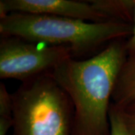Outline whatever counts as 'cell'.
<instances>
[{
    "mask_svg": "<svg viewBox=\"0 0 135 135\" xmlns=\"http://www.w3.org/2000/svg\"><path fill=\"white\" fill-rule=\"evenodd\" d=\"M126 60V42L116 40L92 57L64 60L50 74L72 102L71 135H110L112 95Z\"/></svg>",
    "mask_w": 135,
    "mask_h": 135,
    "instance_id": "obj_1",
    "label": "cell"
},
{
    "mask_svg": "<svg viewBox=\"0 0 135 135\" xmlns=\"http://www.w3.org/2000/svg\"><path fill=\"white\" fill-rule=\"evenodd\" d=\"M132 29L133 25L115 20L92 23L24 13H11L0 18L1 35L50 46L69 47L76 59L95 56L111 42L131 36Z\"/></svg>",
    "mask_w": 135,
    "mask_h": 135,
    "instance_id": "obj_2",
    "label": "cell"
},
{
    "mask_svg": "<svg viewBox=\"0 0 135 135\" xmlns=\"http://www.w3.org/2000/svg\"><path fill=\"white\" fill-rule=\"evenodd\" d=\"M11 95V135H71L72 102L50 74L22 83Z\"/></svg>",
    "mask_w": 135,
    "mask_h": 135,
    "instance_id": "obj_3",
    "label": "cell"
},
{
    "mask_svg": "<svg viewBox=\"0 0 135 135\" xmlns=\"http://www.w3.org/2000/svg\"><path fill=\"white\" fill-rule=\"evenodd\" d=\"M74 58L66 46H50L29 42L14 36L1 35L0 78L22 83L49 74L59 63Z\"/></svg>",
    "mask_w": 135,
    "mask_h": 135,
    "instance_id": "obj_4",
    "label": "cell"
},
{
    "mask_svg": "<svg viewBox=\"0 0 135 135\" xmlns=\"http://www.w3.org/2000/svg\"><path fill=\"white\" fill-rule=\"evenodd\" d=\"M11 13L50 15L92 23L111 20L106 15L96 9L91 1L1 0L0 18Z\"/></svg>",
    "mask_w": 135,
    "mask_h": 135,
    "instance_id": "obj_5",
    "label": "cell"
},
{
    "mask_svg": "<svg viewBox=\"0 0 135 135\" xmlns=\"http://www.w3.org/2000/svg\"><path fill=\"white\" fill-rule=\"evenodd\" d=\"M112 102L119 107L135 105V60H126L118 77Z\"/></svg>",
    "mask_w": 135,
    "mask_h": 135,
    "instance_id": "obj_6",
    "label": "cell"
},
{
    "mask_svg": "<svg viewBox=\"0 0 135 135\" xmlns=\"http://www.w3.org/2000/svg\"><path fill=\"white\" fill-rule=\"evenodd\" d=\"M94 6L111 20L127 21L129 18V10L134 9L135 1L118 0H93Z\"/></svg>",
    "mask_w": 135,
    "mask_h": 135,
    "instance_id": "obj_7",
    "label": "cell"
},
{
    "mask_svg": "<svg viewBox=\"0 0 135 135\" xmlns=\"http://www.w3.org/2000/svg\"><path fill=\"white\" fill-rule=\"evenodd\" d=\"M13 105L11 95L7 91L5 85L0 83V135H6L13 128Z\"/></svg>",
    "mask_w": 135,
    "mask_h": 135,
    "instance_id": "obj_8",
    "label": "cell"
},
{
    "mask_svg": "<svg viewBox=\"0 0 135 135\" xmlns=\"http://www.w3.org/2000/svg\"><path fill=\"white\" fill-rule=\"evenodd\" d=\"M110 135H131L119 107L111 103L109 110Z\"/></svg>",
    "mask_w": 135,
    "mask_h": 135,
    "instance_id": "obj_9",
    "label": "cell"
},
{
    "mask_svg": "<svg viewBox=\"0 0 135 135\" xmlns=\"http://www.w3.org/2000/svg\"><path fill=\"white\" fill-rule=\"evenodd\" d=\"M119 109L130 134L135 135V105L119 107Z\"/></svg>",
    "mask_w": 135,
    "mask_h": 135,
    "instance_id": "obj_10",
    "label": "cell"
},
{
    "mask_svg": "<svg viewBox=\"0 0 135 135\" xmlns=\"http://www.w3.org/2000/svg\"><path fill=\"white\" fill-rule=\"evenodd\" d=\"M128 60H135V5L133 17V29L129 39L126 42Z\"/></svg>",
    "mask_w": 135,
    "mask_h": 135,
    "instance_id": "obj_11",
    "label": "cell"
}]
</instances>
